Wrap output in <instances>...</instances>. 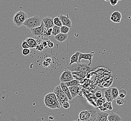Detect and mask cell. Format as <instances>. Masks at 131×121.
Segmentation results:
<instances>
[{"instance_id":"1","label":"cell","mask_w":131,"mask_h":121,"mask_svg":"<svg viewBox=\"0 0 131 121\" xmlns=\"http://www.w3.org/2000/svg\"><path fill=\"white\" fill-rule=\"evenodd\" d=\"M97 118L96 109L81 111L78 121H95Z\"/></svg>"},{"instance_id":"2","label":"cell","mask_w":131,"mask_h":121,"mask_svg":"<svg viewBox=\"0 0 131 121\" xmlns=\"http://www.w3.org/2000/svg\"><path fill=\"white\" fill-rule=\"evenodd\" d=\"M42 20L40 17L35 15L27 19L23 25L28 29H31L40 27L42 24Z\"/></svg>"},{"instance_id":"3","label":"cell","mask_w":131,"mask_h":121,"mask_svg":"<svg viewBox=\"0 0 131 121\" xmlns=\"http://www.w3.org/2000/svg\"><path fill=\"white\" fill-rule=\"evenodd\" d=\"M27 19H28L27 14L23 11H20L14 14L13 21L14 25L19 28L23 25Z\"/></svg>"},{"instance_id":"4","label":"cell","mask_w":131,"mask_h":121,"mask_svg":"<svg viewBox=\"0 0 131 121\" xmlns=\"http://www.w3.org/2000/svg\"><path fill=\"white\" fill-rule=\"evenodd\" d=\"M67 68L71 72H88L92 69L91 66H89L88 64H86L85 63H74L71 65H69Z\"/></svg>"},{"instance_id":"5","label":"cell","mask_w":131,"mask_h":121,"mask_svg":"<svg viewBox=\"0 0 131 121\" xmlns=\"http://www.w3.org/2000/svg\"><path fill=\"white\" fill-rule=\"evenodd\" d=\"M53 92L54 93V94L57 96V100L60 103L61 106H62V104L64 102H68L69 101L66 95L65 94L64 91L62 90L60 85L57 86L55 88Z\"/></svg>"},{"instance_id":"6","label":"cell","mask_w":131,"mask_h":121,"mask_svg":"<svg viewBox=\"0 0 131 121\" xmlns=\"http://www.w3.org/2000/svg\"><path fill=\"white\" fill-rule=\"evenodd\" d=\"M73 80L74 79L73 77L71 72L68 70L67 68H65L60 77L61 82H67Z\"/></svg>"},{"instance_id":"7","label":"cell","mask_w":131,"mask_h":121,"mask_svg":"<svg viewBox=\"0 0 131 121\" xmlns=\"http://www.w3.org/2000/svg\"><path fill=\"white\" fill-rule=\"evenodd\" d=\"M44 103L46 107L51 109L60 108L61 105L59 102H53L52 100L46 95L44 98Z\"/></svg>"},{"instance_id":"8","label":"cell","mask_w":131,"mask_h":121,"mask_svg":"<svg viewBox=\"0 0 131 121\" xmlns=\"http://www.w3.org/2000/svg\"><path fill=\"white\" fill-rule=\"evenodd\" d=\"M94 55H95L94 52H91L88 54H83L81 53V54L79 55V58H78V63H80L81 62L82 60L84 59V60H88L89 61V63L88 65L89 66H91V64H92V58L94 56Z\"/></svg>"},{"instance_id":"9","label":"cell","mask_w":131,"mask_h":121,"mask_svg":"<svg viewBox=\"0 0 131 121\" xmlns=\"http://www.w3.org/2000/svg\"><path fill=\"white\" fill-rule=\"evenodd\" d=\"M45 29H46V28L44 26L43 22L42 21V24L40 27L36 28L35 29H30V30H31V32L33 36L41 37L42 35H43V33L45 30Z\"/></svg>"},{"instance_id":"10","label":"cell","mask_w":131,"mask_h":121,"mask_svg":"<svg viewBox=\"0 0 131 121\" xmlns=\"http://www.w3.org/2000/svg\"><path fill=\"white\" fill-rule=\"evenodd\" d=\"M58 17L61 21L63 26L67 27L69 28H70L72 27V22H71L70 19L69 18L68 14H67V15H64L63 14H60L58 16Z\"/></svg>"},{"instance_id":"11","label":"cell","mask_w":131,"mask_h":121,"mask_svg":"<svg viewBox=\"0 0 131 121\" xmlns=\"http://www.w3.org/2000/svg\"><path fill=\"white\" fill-rule=\"evenodd\" d=\"M97 111V118L95 121H107V118L108 114L105 112L100 111L96 109Z\"/></svg>"},{"instance_id":"12","label":"cell","mask_w":131,"mask_h":121,"mask_svg":"<svg viewBox=\"0 0 131 121\" xmlns=\"http://www.w3.org/2000/svg\"><path fill=\"white\" fill-rule=\"evenodd\" d=\"M122 18V15L121 12L116 11L113 12L110 17V20L114 23H120Z\"/></svg>"},{"instance_id":"13","label":"cell","mask_w":131,"mask_h":121,"mask_svg":"<svg viewBox=\"0 0 131 121\" xmlns=\"http://www.w3.org/2000/svg\"><path fill=\"white\" fill-rule=\"evenodd\" d=\"M71 74L72 75L74 79L80 81H82L85 78L87 74V72H72Z\"/></svg>"},{"instance_id":"14","label":"cell","mask_w":131,"mask_h":121,"mask_svg":"<svg viewBox=\"0 0 131 121\" xmlns=\"http://www.w3.org/2000/svg\"><path fill=\"white\" fill-rule=\"evenodd\" d=\"M44 26L47 29L52 28L55 26L53 22V18L50 17V16H47L43 18L42 20Z\"/></svg>"},{"instance_id":"15","label":"cell","mask_w":131,"mask_h":121,"mask_svg":"<svg viewBox=\"0 0 131 121\" xmlns=\"http://www.w3.org/2000/svg\"><path fill=\"white\" fill-rule=\"evenodd\" d=\"M61 88L62 89V90L64 91V92L65 93V94L66 95V96L68 97V99L69 101H71L72 100V98L71 96V93L70 92L69 89L66 85L65 84L64 82H61L60 84H59Z\"/></svg>"},{"instance_id":"16","label":"cell","mask_w":131,"mask_h":121,"mask_svg":"<svg viewBox=\"0 0 131 121\" xmlns=\"http://www.w3.org/2000/svg\"><path fill=\"white\" fill-rule=\"evenodd\" d=\"M107 119L108 121H121L122 120V118L120 116L114 112H112L108 115Z\"/></svg>"},{"instance_id":"17","label":"cell","mask_w":131,"mask_h":121,"mask_svg":"<svg viewBox=\"0 0 131 121\" xmlns=\"http://www.w3.org/2000/svg\"><path fill=\"white\" fill-rule=\"evenodd\" d=\"M68 37V34H64L60 33L58 35L55 36L54 38L58 42L63 43L67 39Z\"/></svg>"},{"instance_id":"18","label":"cell","mask_w":131,"mask_h":121,"mask_svg":"<svg viewBox=\"0 0 131 121\" xmlns=\"http://www.w3.org/2000/svg\"><path fill=\"white\" fill-rule=\"evenodd\" d=\"M104 95L106 101L109 103H112L113 101V98L112 95V90L111 88L109 89H106L104 92Z\"/></svg>"},{"instance_id":"19","label":"cell","mask_w":131,"mask_h":121,"mask_svg":"<svg viewBox=\"0 0 131 121\" xmlns=\"http://www.w3.org/2000/svg\"><path fill=\"white\" fill-rule=\"evenodd\" d=\"M70 92L71 93V96L72 98H74L75 97L78 95V86H72L68 87Z\"/></svg>"},{"instance_id":"20","label":"cell","mask_w":131,"mask_h":121,"mask_svg":"<svg viewBox=\"0 0 131 121\" xmlns=\"http://www.w3.org/2000/svg\"><path fill=\"white\" fill-rule=\"evenodd\" d=\"M81 52H76L74 54H73L71 57V60H70V62L69 63V65H71V64H73L74 63H78V58L79 55L81 54Z\"/></svg>"},{"instance_id":"21","label":"cell","mask_w":131,"mask_h":121,"mask_svg":"<svg viewBox=\"0 0 131 121\" xmlns=\"http://www.w3.org/2000/svg\"><path fill=\"white\" fill-rule=\"evenodd\" d=\"M25 41L28 43V45L29 46V48H35L38 45L36 40L32 38L28 37L26 39Z\"/></svg>"},{"instance_id":"22","label":"cell","mask_w":131,"mask_h":121,"mask_svg":"<svg viewBox=\"0 0 131 121\" xmlns=\"http://www.w3.org/2000/svg\"><path fill=\"white\" fill-rule=\"evenodd\" d=\"M68 87H72V86H78L80 83V81L77 80H73L70 82H64Z\"/></svg>"},{"instance_id":"23","label":"cell","mask_w":131,"mask_h":121,"mask_svg":"<svg viewBox=\"0 0 131 121\" xmlns=\"http://www.w3.org/2000/svg\"><path fill=\"white\" fill-rule=\"evenodd\" d=\"M112 95L113 99H116L119 97V90L116 87H113L111 88Z\"/></svg>"},{"instance_id":"24","label":"cell","mask_w":131,"mask_h":121,"mask_svg":"<svg viewBox=\"0 0 131 121\" xmlns=\"http://www.w3.org/2000/svg\"><path fill=\"white\" fill-rule=\"evenodd\" d=\"M60 33V28L56 26H54L52 28V36H55Z\"/></svg>"},{"instance_id":"25","label":"cell","mask_w":131,"mask_h":121,"mask_svg":"<svg viewBox=\"0 0 131 121\" xmlns=\"http://www.w3.org/2000/svg\"><path fill=\"white\" fill-rule=\"evenodd\" d=\"M53 22H54V25L57 26L58 27L60 28L63 26L61 21L58 16H57L56 17L53 18Z\"/></svg>"},{"instance_id":"26","label":"cell","mask_w":131,"mask_h":121,"mask_svg":"<svg viewBox=\"0 0 131 121\" xmlns=\"http://www.w3.org/2000/svg\"><path fill=\"white\" fill-rule=\"evenodd\" d=\"M47 96H48L50 98L51 100L53 101V102H59L57 100V96H56V95L54 94V93H48V94L46 95Z\"/></svg>"},{"instance_id":"27","label":"cell","mask_w":131,"mask_h":121,"mask_svg":"<svg viewBox=\"0 0 131 121\" xmlns=\"http://www.w3.org/2000/svg\"><path fill=\"white\" fill-rule=\"evenodd\" d=\"M106 102V99L104 97H101L100 98H99V99L97 101V105L98 107H100L102 105H103L104 103H105Z\"/></svg>"},{"instance_id":"28","label":"cell","mask_w":131,"mask_h":121,"mask_svg":"<svg viewBox=\"0 0 131 121\" xmlns=\"http://www.w3.org/2000/svg\"><path fill=\"white\" fill-rule=\"evenodd\" d=\"M69 31H70V28L67 27L62 26L61 27H60V33L64 34H68Z\"/></svg>"},{"instance_id":"29","label":"cell","mask_w":131,"mask_h":121,"mask_svg":"<svg viewBox=\"0 0 131 121\" xmlns=\"http://www.w3.org/2000/svg\"><path fill=\"white\" fill-rule=\"evenodd\" d=\"M127 96V92L125 89H121L119 91V97L121 98L124 99Z\"/></svg>"},{"instance_id":"30","label":"cell","mask_w":131,"mask_h":121,"mask_svg":"<svg viewBox=\"0 0 131 121\" xmlns=\"http://www.w3.org/2000/svg\"><path fill=\"white\" fill-rule=\"evenodd\" d=\"M116 102L118 105H122L125 103V100L124 99L118 97L116 100Z\"/></svg>"},{"instance_id":"31","label":"cell","mask_w":131,"mask_h":121,"mask_svg":"<svg viewBox=\"0 0 131 121\" xmlns=\"http://www.w3.org/2000/svg\"><path fill=\"white\" fill-rule=\"evenodd\" d=\"M21 47L24 49H29V46L28 45V43H27L25 40L23 41L22 44H21Z\"/></svg>"},{"instance_id":"32","label":"cell","mask_w":131,"mask_h":121,"mask_svg":"<svg viewBox=\"0 0 131 121\" xmlns=\"http://www.w3.org/2000/svg\"><path fill=\"white\" fill-rule=\"evenodd\" d=\"M31 51L29 49H24L22 50V54L23 55L26 56L30 53Z\"/></svg>"},{"instance_id":"33","label":"cell","mask_w":131,"mask_h":121,"mask_svg":"<svg viewBox=\"0 0 131 121\" xmlns=\"http://www.w3.org/2000/svg\"><path fill=\"white\" fill-rule=\"evenodd\" d=\"M62 106V107L64 108V109H68L70 107V103H69L68 102H64L63 103Z\"/></svg>"},{"instance_id":"34","label":"cell","mask_w":131,"mask_h":121,"mask_svg":"<svg viewBox=\"0 0 131 121\" xmlns=\"http://www.w3.org/2000/svg\"><path fill=\"white\" fill-rule=\"evenodd\" d=\"M95 95L97 98H100L102 97V92L100 90H98L96 91Z\"/></svg>"},{"instance_id":"35","label":"cell","mask_w":131,"mask_h":121,"mask_svg":"<svg viewBox=\"0 0 131 121\" xmlns=\"http://www.w3.org/2000/svg\"><path fill=\"white\" fill-rule=\"evenodd\" d=\"M47 46H48L49 48H52L54 46V44L53 42H51L50 40L47 41Z\"/></svg>"},{"instance_id":"36","label":"cell","mask_w":131,"mask_h":121,"mask_svg":"<svg viewBox=\"0 0 131 121\" xmlns=\"http://www.w3.org/2000/svg\"><path fill=\"white\" fill-rule=\"evenodd\" d=\"M118 2H119V0H110V4L113 6H115L116 5H117Z\"/></svg>"},{"instance_id":"37","label":"cell","mask_w":131,"mask_h":121,"mask_svg":"<svg viewBox=\"0 0 131 121\" xmlns=\"http://www.w3.org/2000/svg\"><path fill=\"white\" fill-rule=\"evenodd\" d=\"M35 49H36V50H38L39 51H42L44 49V47H43L42 44L38 45L35 48Z\"/></svg>"},{"instance_id":"38","label":"cell","mask_w":131,"mask_h":121,"mask_svg":"<svg viewBox=\"0 0 131 121\" xmlns=\"http://www.w3.org/2000/svg\"><path fill=\"white\" fill-rule=\"evenodd\" d=\"M49 65H50V64L48 63L45 60H44V61H43V65L44 67H45V68L48 67L49 66Z\"/></svg>"},{"instance_id":"39","label":"cell","mask_w":131,"mask_h":121,"mask_svg":"<svg viewBox=\"0 0 131 121\" xmlns=\"http://www.w3.org/2000/svg\"><path fill=\"white\" fill-rule=\"evenodd\" d=\"M42 44L43 45V47H44V48H45V47L47 46V41H43Z\"/></svg>"},{"instance_id":"40","label":"cell","mask_w":131,"mask_h":121,"mask_svg":"<svg viewBox=\"0 0 131 121\" xmlns=\"http://www.w3.org/2000/svg\"><path fill=\"white\" fill-rule=\"evenodd\" d=\"M36 43H37V44H38V45H40V44H42V42H43V41H42V40L39 39H38L36 40Z\"/></svg>"},{"instance_id":"41","label":"cell","mask_w":131,"mask_h":121,"mask_svg":"<svg viewBox=\"0 0 131 121\" xmlns=\"http://www.w3.org/2000/svg\"><path fill=\"white\" fill-rule=\"evenodd\" d=\"M45 61H46L48 63L50 64L51 62V59L50 58V57H48V58H47L45 59Z\"/></svg>"},{"instance_id":"42","label":"cell","mask_w":131,"mask_h":121,"mask_svg":"<svg viewBox=\"0 0 131 121\" xmlns=\"http://www.w3.org/2000/svg\"></svg>"},{"instance_id":"43","label":"cell","mask_w":131,"mask_h":121,"mask_svg":"<svg viewBox=\"0 0 131 121\" xmlns=\"http://www.w3.org/2000/svg\"></svg>"}]
</instances>
